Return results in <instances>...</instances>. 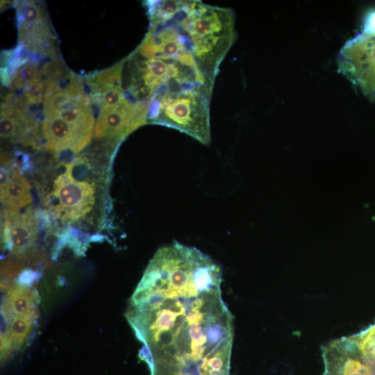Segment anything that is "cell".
Here are the masks:
<instances>
[{
  "instance_id": "obj_15",
  "label": "cell",
  "mask_w": 375,
  "mask_h": 375,
  "mask_svg": "<svg viewBox=\"0 0 375 375\" xmlns=\"http://www.w3.org/2000/svg\"><path fill=\"white\" fill-rule=\"evenodd\" d=\"M42 72L31 62L23 64L15 72L11 83L12 89L28 87L40 81Z\"/></svg>"
},
{
  "instance_id": "obj_13",
  "label": "cell",
  "mask_w": 375,
  "mask_h": 375,
  "mask_svg": "<svg viewBox=\"0 0 375 375\" xmlns=\"http://www.w3.org/2000/svg\"><path fill=\"white\" fill-rule=\"evenodd\" d=\"M124 62L97 74L90 81L94 94L101 93L112 88L122 87V73Z\"/></svg>"
},
{
  "instance_id": "obj_7",
  "label": "cell",
  "mask_w": 375,
  "mask_h": 375,
  "mask_svg": "<svg viewBox=\"0 0 375 375\" xmlns=\"http://www.w3.org/2000/svg\"><path fill=\"white\" fill-rule=\"evenodd\" d=\"M149 107L128 98L117 108L100 112L94 128L97 138H116L121 140L147 122Z\"/></svg>"
},
{
  "instance_id": "obj_11",
  "label": "cell",
  "mask_w": 375,
  "mask_h": 375,
  "mask_svg": "<svg viewBox=\"0 0 375 375\" xmlns=\"http://www.w3.org/2000/svg\"><path fill=\"white\" fill-rule=\"evenodd\" d=\"M35 124L19 108L6 107L1 109L0 133L3 139L30 144L28 135H33Z\"/></svg>"
},
{
  "instance_id": "obj_17",
  "label": "cell",
  "mask_w": 375,
  "mask_h": 375,
  "mask_svg": "<svg viewBox=\"0 0 375 375\" xmlns=\"http://www.w3.org/2000/svg\"><path fill=\"white\" fill-rule=\"evenodd\" d=\"M44 84L39 81L26 88L24 92V98L26 103L31 104H39L42 101L44 92Z\"/></svg>"
},
{
  "instance_id": "obj_14",
  "label": "cell",
  "mask_w": 375,
  "mask_h": 375,
  "mask_svg": "<svg viewBox=\"0 0 375 375\" xmlns=\"http://www.w3.org/2000/svg\"><path fill=\"white\" fill-rule=\"evenodd\" d=\"M92 98L97 104L100 112L117 108L128 99L122 86L112 88L101 93L93 94Z\"/></svg>"
},
{
  "instance_id": "obj_2",
  "label": "cell",
  "mask_w": 375,
  "mask_h": 375,
  "mask_svg": "<svg viewBox=\"0 0 375 375\" xmlns=\"http://www.w3.org/2000/svg\"><path fill=\"white\" fill-rule=\"evenodd\" d=\"M168 22L183 33L199 71L213 88L219 66L237 37L233 10L186 1Z\"/></svg>"
},
{
  "instance_id": "obj_5",
  "label": "cell",
  "mask_w": 375,
  "mask_h": 375,
  "mask_svg": "<svg viewBox=\"0 0 375 375\" xmlns=\"http://www.w3.org/2000/svg\"><path fill=\"white\" fill-rule=\"evenodd\" d=\"M338 69L365 97L375 101V9L366 15L361 30L342 47Z\"/></svg>"
},
{
  "instance_id": "obj_3",
  "label": "cell",
  "mask_w": 375,
  "mask_h": 375,
  "mask_svg": "<svg viewBox=\"0 0 375 375\" xmlns=\"http://www.w3.org/2000/svg\"><path fill=\"white\" fill-rule=\"evenodd\" d=\"M212 90L199 83L158 95L150 102L147 122L176 129L208 145Z\"/></svg>"
},
{
  "instance_id": "obj_10",
  "label": "cell",
  "mask_w": 375,
  "mask_h": 375,
  "mask_svg": "<svg viewBox=\"0 0 375 375\" xmlns=\"http://www.w3.org/2000/svg\"><path fill=\"white\" fill-rule=\"evenodd\" d=\"M0 186L5 216L18 212L31 203V186L16 166H1Z\"/></svg>"
},
{
  "instance_id": "obj_16",
  "label": "cell",
  "mask_w": 375,
  "mask_h": 375,
  "mask_svg": "<svg viewBox=\"0 0 375 375\" xmlns=\"http://www.w3.org/2000/svg\"><path fill=\"white\" fill-rule=\"evenodd\" d=\"M364 358L369 365H375V324L365 331L352 336Z\"/></svg>"
},
{
  "instance_id": "obj_6",
  "label": "cell",
  "mask_w": 375,
  "mask_h": 375,
  "mask_svg": "<svg viewBox=\"0 0 375 375\" xmlns=\"http://www.w3.org/2000/svg\"><path fill=\"white\" fill-rule=\"evenodd\" d=\"M74 169V162L64 165L53 181L47 200L49 210L65 222L84 219L96 203L95 183L75 176Z\"/></svg>"
},
{
  "instance_id": "obj_1",
  "label": "cell",
  "mask_w": 375,
  "mask_h": 375,
  "mask_svg": "<svg viewBox=\"0 0 375 375\" xmlns=\"http://www.w3.org/2000/svg\"><path fill=\"white\" fill-rule=\"evenodd\" d=\"M210 258L170 252L145 270L127 319L152 375H228L234 327Z\"/></svg>"
},
{
  "instance_id": "obj_9",
  "label": "cell",
  "mask_w": 375,
  "mask_h": 375,
  "mask_svg": "<svg viewBox=\"0 0 375 375\" xmlns=\"http://www.w3.org/2000/svg\"><path fill=\"white\" fill-rule=\"evenodd\" d=\"M38 228L36 215L29 206L24 211L5 216L4 238L13 254L24 253L33 246Z\"/></svg>"
},
{
  "instance_id": "obj_12",
  "label": "cell",
  "mask_w": 375,
  "mask_h": 375,
  "mask_svg": "<svg viewBox=\"0 0 375 375\" xmlns=\"http://www.w3.org/2000/svg\"><path fill=\"white\" fill-rule=\"evenodd\" d=\"M186 1L165 0L148 1L151 26L172 20L184 7Z\"/></svg>"
},
{
  "instance_id": "obj_8",
  "label": "cell",
  "mask_w": 375,
  "mask_h": 375,
  "mask_svg": "<svg viewBox=\"0 0 375 375\" xmlns=\"http://www.w3.org/2000/svg\"><path fill=\"white\" fill-rule=\"evenodd\" d=\"M323 357L326 375H374L352 337L329 343L323 349Z\"/></svg>"
},
{
  "instance_id": "obj_4",
  "label": "cell",
  "mask_w": 375,
  "mask_h": 375,
  "mask_svg": "<svg viewBox=\"0 0 375 375\" xmlns=\"http://www.w3.org/2000/svg\"><path fill=\"white\" fill-rule=\"evenodd\" d=\"M38 312V297L33 288L19 283L7 286L1 303V361H6L28 341Z\"/></svg>"
}]
</instances>
